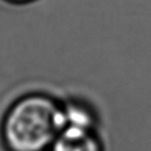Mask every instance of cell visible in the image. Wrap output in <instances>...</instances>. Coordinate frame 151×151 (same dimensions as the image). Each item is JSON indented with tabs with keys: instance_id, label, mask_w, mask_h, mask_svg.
<instances>
[{
	"instance_id": "cell-1",
	"label": "cell",
	"mask_w": 151,
	"mask_h": 151,
	"mask_svg": "<svg viewBox=\"0 0 151 151\" xmlns=\"http://www.w3.org/2000/svg\"><path fill=\"white\" fill-rule=\"evenodd\" d=\"M63 127V108L46 95L30 94L9 108L2 137L9 151H46Z\"/></svg>"
},
{
	"instance_id": "cell-3",
	"label": "cell",
	"mask_w": 151,
	"mask_h": 151,
	"mask_svg": "<svg viewBox=\"0 0 151 151\" xmlns=\"http://www.w3.org/2000/svg\"><path fill=\"white\" fill-rule=\"evenodd\" d=\"M9 1L18 2V3H23V2H29V1H32V0H9Z\"/></svg>"
},
{
	"instance_id": "cell-2",
	"label": "cell",
	"mask_w": 151,
	"mask_h": 151,
	"mask_svg": "<svg viewBox=\"0 0 151 151\" xmlns=\"http://www.w3.org/2000/svg\"><path fill=\"white\" fill-rule=\"evenodd\" d=\"M51 148L52 151H103L91 128L70 125L62 128Z\"/></svg>"
}]
</instances>
